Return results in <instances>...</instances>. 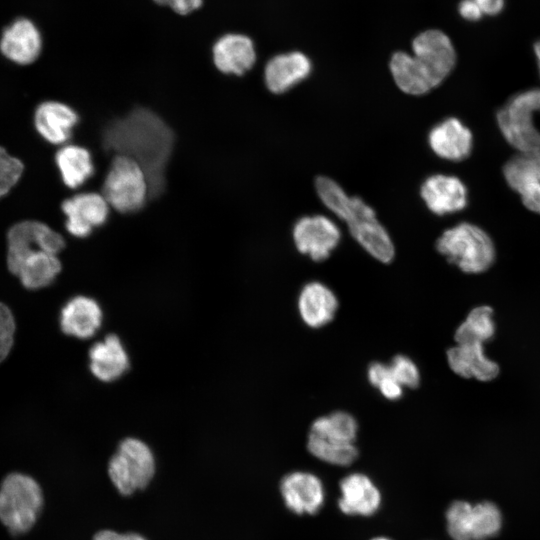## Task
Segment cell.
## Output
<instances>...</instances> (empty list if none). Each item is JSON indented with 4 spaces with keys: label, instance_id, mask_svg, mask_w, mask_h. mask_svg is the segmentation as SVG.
Masks as SVG:
<instances>
[{
    "label": "cell",
    "instance_id": "41",
    "mask_svg": "<svg viewBox=\"0 0 540 540\" xmlns=\"http://www.w3.org/2000/svg\"><path fill=\"white\" fill-rule=\"evenodd\" d=\"M534 53L537 59L539 72H540V40L534 44Z\"/></svg>",
    "mask_w": 540,
    "mask_h": 540
},
{
    "label": "cell",
    "instance_id": "31",
    "mask_svg": "<svg viewBox=\"0 0 540 540\" xmlns=\"http://www.w3.org/2000/svg\"><path fill=\"white\" fill-rule=\"evenodd\" d=\"M446 530L452 540H473V505L465 500L450 503L445 512Z\"/></svg>",
    "mask_w": 540,
    "mask_h": 540
},
{
    "label": "cell",
    "instance_id": "1",
    "mask_svg": "<svg viewBox=\"0 0 540 540\" xmlns=\"http://www.w3.org/2000/svg\"><path fill=\"white\" fill-rule=\"evenodd\" d=\"M175 142L171 127L154 111L136 107L111 120L102 131L103 148L138 162L147 174L150 197L166 186V169Z\"/></svg>",
    "mask_w": 540,
    "mask_h": 540
},
{
    "label": "cell",
    "instance_id": "17",
    "mask_svg": "<svg viewBox=\"0 0 540 540\" xmlns=\"http://www.w3.org/2000/svg\"><path fill=\"white\" fill-rule=\"evenodd\" d=\"M420 195L427 208L439 216L459 212L468 202L466 186L459 178L451 175L429 176L421 185Z\"/></svg>",
    "mask_w": 540,
    "mask_h": 540
},
{
    "label": "cell",
    "instance_id": "16",
    "mask_svg": "<svg viewBox=\"0 0 540 540\" xmlns=\"http://www.w3.org/2000/svg\"><path fill=\"white\" fill-rule=\"evenodd\" d=\"M7 266L9 271L17 276L21 284L29 290L49 286L61 271L58 255L43 250H31L7 258Z\"/></svg>",
    "mask_w": 540,
    "mask_h": 540
},
{
    "label": "cell",
    "instance_id": "21",
    "mask_svg": "<svg viewBox=\"0 0 540 540\" xmlns=\"http://www.w3.org/2000/svg\"><path fill=\"white\" fill-rule=\"evenodd\" d=\"M212 58L215 67L224 74L243 75L256 62L253 41L246 35L229 33L221 36L213 45Z\"/></svg>",
    "mask_w": 540,
    "mask_h": 540
},
{
    "label": "cell",
    "instance_id": "11",
    "mask_svg": "<svg viewBox=\"0 0 540 540\" xmlns=\"http://www.w3.org/2000/svg\"><path fill=\"white\" fill-rule=\"evenodd\" d=\"M110 206L102 193L81 192L61 204L65 215V228L77 238L91 235L95 228L104 225L110 214Z\"/></svg>",
    "mask_w": 540,
    "mask_h": 540
},
{
    "label": "cell",
    "instance_id": "6",
    "mask_svg": "<svg viewBox=\"0 0 540 540\" xmlns=\"http://www.w3.org/2000/svg\"><path fill=\"white\" fill-rule=\"evenodd\" d=\"M109 206L122 214L141 210L150 196L146 172L134 159L115 155L102 185Z\"/></svg>",
    "mask_w": 540,
    "mask_h": 540
},
{
    "label": "cell",
    "instance_id": "27",
    "mask_svg": "<svg viewBox=\"0 0 540 540\" xmlns=\"http://www.w3.org/2000/svg\"><path fill=\"white\" fill-rule=\"evenodd\" d=\"M389 67L397 87L406 94L419 96L435 88L413 55L407 52H395L391 56Z\"/></svg>",
    "mask_w": 540,
    "mask_h": 540
},
{
    "label": "cell",
    "instance_id": "5",
    "mask_svg": "<svg viewBox=\"0 0 540 540\" xmlns=\"http://www.w3.org/2000/svg\"><path fill=\"white\" fill-rule=\"evenodd\" d=\"M43 492L31 476L13 472L0 483V522L15 535L28 532L43 508Z\"/></svg>",
    "mask_w": 540,
    "mask_h": 540
},
{
    "label": "cell",
    "instance_id": "32",
    "mask_svg": "<svg viewBox=\"0 0 540 540\" xmlns=\"http://www.w3.org/2000/svg\"><path fill=\"white\" fill-rule=\"evenodd\" d=\"M367 377L372 386L377 388L388 400H397L403 395V387L394 378L388 364L373 362L367 370Z\"/></svg>",
    "mask_w": 540,
    "mask_h": 540
},
{
    "label": "cell",
    "instance_id": "37",
    "mask_svg": "<svg viewBox=\"0 0 540 540\" xmlns=\"http://www.w3.org/2000/svg\"><path fill=\"white\" fill-rule=\"evenodd\" d=\"M459 14L468 21H478L483 12L475 0H462L458 6Z\"/></svg>",
    "mask_w": 540,
    "mask_h": 540
},
{
    "label": "cell",
    "instance_id": "24",
    "mask_svg": "<svg viewBox=\"0 0 540 540\" xmlns=\"http://www.w3.org/2000/svg\"><path fill=\"white\" fill-rule=\"evenodd\" d=\"M297 307L302 321L316 329L333 320L338 309V299L327 285L312 281L302 287Z\"/></svg>",
    "mask_w": 540,
    "mask_h": 540
},
{
    "label": "cell",
    "instance_id": "20",
    "mask_svg": "<svg viewBox=\"0 0 540 540\" xmlns=\"http://www.w3.org/2000/svg\"><path fill=\"white\" fill-rule=\"evenodd\" d=\"M428 143L440 158L459 162L470 155L473 137L469 128L459 119L448 117L430 130Z\"/></svg>",
    "mask_w": 540,
    "mask_h": 540
},
{
    "label": "cell",
    "instance_id": "36",
    "mask_svg": "<svg viewBox=\"0 0 540 540\" xmlns=\"http://www.w3.org/2000/svg\"><path fill=\"white\" fill-rule=\"evenodd\" d=\"M517 193L528 210L540 214V183L526 185L519 189Z\"/></svg>",
    "mask_w": 540,
    "mask_h": 540
},
{
    "label": "cell",
    "instance_id": "28",
    "mask_svg": "<svg viewBox=\"0 0 540 540\" xmlns=\"http://www.w3.org/2000/svg\"><path fill=\"white\" fill-rule=\"evenodd\" d=\"M493 310L489 306L472 309L458 326L454 338L456 343H481L489 341L495 334Z\"/></svg>",
    "mask_w": 540,
    "mask_h": 540
},
{
    "label": "cell",
    "instance_id": "3",
    "mask_svg": "<svg viewBox=\"0 0 540 540\" xmlns=\"http://www.w3.org/2000/svg\"><path fill=\"white\" fill-rule=\"evenodd\" d=\"M356 419L348 412L336 411L319 417L310 426L307 439L309 453L334 466H349L358 457L355 441Z\"/></svg>",
    "mask_w": 540,
    "mask_h": 540
},
{
    "label": "cell",
    "instance_id": "33",
    "mask_svg": "<svg viewBox=\"0 0 540 540\" xmlns=\"http://www.w3.org/2000/svg\"><path fill=\"white\" fill-rule=\"evenodd\" d=\"M23 169V163L0 146V198L16 185Z\"/></svg>",
    "mask_w": 540,
    "mask_h": 540
},
{
    "label": "cell",
    "instance_id": "38",
    "mask_svg": "<svg viewBox=\"0 0 540 540\" xmlns=\"http://www.w3.org/2000/svg\"><path fill=\"white\" fill-rule=\"evenodd\" d=\"M202 4L203 0H169L167 6L180 15H187L198 10Z\"/></svg>",
    "mask_w": 540,
    "mask_h": 540
},
{
    "label": "cell",
    "instance_id": "2",
    "mask_svg": "<svg viewBox=\"0 0 540 540\" xmlns=\"http://www.w3.org/2000/svg\"><path fill=\"white\" fill-rule=\"evenodd\" d=\"M315 188L322 203L347 224L353 238L366 252L382 263L393 260V241L378 221L372 207L360 197L348 196L343 188L329 177H317Z\"/></svg>",
    "mask_w": 540,
    "mask_h": 540
},
{
    "label": "cell",
    "instance_id": "13",
    "mask_svg": "<svg viewBox=\"0 0 540 540\" xmlns=\"http://www.w3.org/2000/svg\"><path fill=\"white\" fill-rule=\"evenodd\" d=\"M42 35L36 24L25 17L11 22L0 37V52L17 65H29L41 54Z\"/></svg>",
    "mask_w": 540,
    "mask_h": 540
},
{
    "label": "cell",
    "instance_id": "14",
    "mask_svg": "<svg viewBox=\"0 0 540 540\" xmlns=\"http://www.w3.org/2000/svg\"><path fill=\"white\" fill-rule=\"evenodd\" d=\"M64 247L65 240L61 234L36 220L18 222L7 233V258L31 250H43L58 255Z\"/></svg>",
    "mask_w": 540,
    "mask_h": 540
},
{
    "label": "cell",
    "instance_id": "23",
    "mask_svg": "<svg viewBox=\"0 0 540 540\" xmlns=\"http://www.w3.org/2000/svg\"><path fill=\"white\" fill-rule=\"evenodd\" d=\"M88 358L92 375L105 383L119 379L130 365L129 355L115 334L95 342L89 349Z\"/></svg>",
    "mask_w": 540,
    "mask_h": 540
},
{
    "label": "cell",
    "instance_id": "10",
    "mask_svg": "<svg viewBox=\"0 0 540 540\" xmlns=\"http://www.w3.org/2000/svg\"><path fill=\"white\" fill-rule=\"evenodd\" d=\"M292 235L297 250L316 262L326 260L341 239L338 226L324 215L301 217Z\"/></svg>",
    "mask_w": 540,
    "mask_h": 540
},
{
    "label": "cell",
    "instance_id": "26",
    "mask_svg": "<svg viewBox=\"0 0 540 540\" xmlns=\"http://www.w3.org/2000/svg\"><path fill=\"white\" fill-rule=\"evenodd\" d=\"M55 163L62 182L70 189L83 186L95 172L91 152L76 144L62 145L55 154Z\"/></svg>",
    "mask_w": 540,
    "mask_h": 540
},
{
    "label": "cell",
    "instance_id": "29",
    "mask_svg": "<svg viewBox=\"0 0 540 540\" xmlns=\"http://www.w3.org/2000/svg\"><path fill=\"white\" fill-rule=\"evenodd\" d=\"M503 175L516 192L526 185L540 183V150L519 152L505 163Z\"/></svg>",
    "mask_w": 540,
    "mask_h": 540
},
{
    "label": "cell",
    "instance_id": "15",
    "mask_svg": "<svg viewBox=\"0 0 540 540\" xmlns=\"http://www.w3.org/2000/svg\"><path fill=\"white\" fill-rule=\"evenodd\" d=\"M339 510L349 516L369 517L381 507L382 495L374 481L366 474L353 472L339 483Z\"/></svg>",
    "mask_w": 540,
    "mask_h": 540
},
{
    "label": "cell",
    "instance_id": "34",
    "mask_svg": "<svg viewBox=\"0 0 540 540\" xmlns=\"http://www.w3.org/2000/svg\"><path fill=\"white\" fill-rule=\"evenodd\" d=\"M388 365L392 375L403 388H416L419 385V369L409 357L396 355Z\"/></svg>",
    "mask_w": 540,
    "mask_h": 540
},
{
    "label": "cell",
    "instance_id": "30",
    "mask_svg": "<svg viewBox=\"0 0 540 540\" xmlns=\"http://www.w3.org/2000/svg\"><path fill=\"white\" fill-rule=\"evenodd\" d=\"M503 523L499 507L492 501H481L473 505V540H488L495 537Z\"/></svg>",
    "mask_w": 540,
    "mask_h": 540
},
{
    "label": "cell",
    "instance_id": "39",
    "mask_svg": "<svg viewBox=\"0 0 540 540\" xmlns=\"http://www.w3.org/2000/svg\"><path fill=\"white\" fill-rule=\"evenodd\" d=\"M93 540H146L137 533H119L112 530H102L97 532Z\"/></svg>",
    "mask_w": 540,
    "mask_h": 540
},
{
    "label": "cell",
    "instance_id": "8",
    "mask_svg": "<svg viewBox=\"0 0 540 540\" xmlns=\"http://www.w3.org/2000/svg\"><path fill=\"white\" fill-rule=\"evenodd\" d=\"M155 458L140 439L128 437L120 442L108 463V474L117 491L128 496L148 486L155 474Z\"/></svg>",
    "mask_w": 540,
    "mask_h": 540
},
{
    "label": "cell",
    "instance_id": "42",
    "mask_svg": "<svg viewBox=\"0 0 540 540\" xmlns=\"http://www.w3.org/2000/svg\"><path fill=\"white\" fill-rule=\"evenodd\" d=\"M370 540H392V539L386 536H376V537L371 538Z\"/></svg>",
    "mask_w": 540,
    "mask_h": 540
},
{
    "label": "cell",
    "instance_id": "22",
    "mask_svg": "<svg viewBox=\"0 0 540 540\" xmlns=\"http://www.w3.org/2000/svg\"><path fill=\"white\" fill-rule=\"evenodd\" d=\"M312 70L310 59L293 51L272 57L264 68V82L274 94H282L306 79Z\"/></svg>",
    "mask_w": 540,
    "mask_h": 540
},
{
    "label": "cell",
    "instance_id": "18",
    "mask_svg": "<svg viewBox=\"0 0 540 540\" xmlns=\"http://www.w3.org/2000/svg\"><path fill=\"white\" fill-rule=\"evenodd\" d=\"M79 122L78 113L60 101H44L34 113V126L38 134L53 145H64Z\"/></svg>",
    "mask_w": 540,
    "mask_h": 540
},
{
    "label": "cell",
    "instance_id": "35",
    "mask_svg": "<svg viewBox=\"0 0 540 540\" xmlns=\"http://www.w3.org/2000/svg\"><path fill=\"white\" fill-rule=\"evenodd\" d=\"M16 330V323L12 311L0 302V363L10 353Z\"/></svg>",
    "mask_w": 540,
    "mask_h": 540
},
{
    "label": "cell",
    "instance_id": "7",
    "mask_svg": "<svg viewBox=\"0 0 540 540\" xmlns=\"http://www.w3.org/2000/svg\"><path fill=\"white\" fill-rule=\"evenodd\" d=\"M535 112H540V88L517 93L496 114L503 137L519 152L540 150V131L533 122Z\"/></svg>",
    "mask_w": 540,
    "mask_h": 540
},
{
    "label": "cell",
    "instance_id": "9",
    "mask_svg": "<svg viewBox=\"0 0 540 540\" xmlns=\"http://www.w3.org/2000/svg\"><path fill=\"white\" fill-rule=\"evenodd\" d=\"M413 57L419 67L437 87L451 73L456 52L450 38L441 30L428 29L412 42Z\"/></svg>",
    "mask_w": 540,
    "mask_h": 540
},
{
    "label": "cell",
    "instance_id": "40",
    "mask_svg": "<svg viewBox=\"0 0 540 540\" xmlns=\"http://www.w3.org/2000/svg\"><path fill=\"white\" fill-rule=\"evenodd\" d=\"M483 14L494 16L499 14L505 5V0H475Z\"/></svg>",
    "mask_w": 540,
    "mask_h": 540
},
{
    "label": "cell",
    "instance_id": "4",
    "mask_svg": "<svg viewBox=\"0 0 540 540\" xmlns=\"http://www.w3.org/2000/svg\"><path fill=\"white\" fill-rule=\"evenodd\" d=\"M436 249L449 263L469 274L488 270L496 254L490 236L482 228L468 222L445 230L436 241Z\"/></svg>",
    "mask_w": 540,
    "mask_h": 540
},
{
    "label": "cell",
    "instance_id": "43",
    "mask_svg": "<svg viewBox=\"0 0 540 540\" xmlns=\"http://www.w3.org/2000/svg\"><path fill=\"white\" fill-rule=\"evenodd\" d=\"M155 3L159 5H167L169 0H153Z\"/></svg>",
    "mask_w": 540,
    "mask_h": 540
},
{
    "label": "cell",
    "instance_id": "19",
    "mask_svg": "<svg viewBox=\"0 0 540 540\" xmlns=\"http://www.w3.org/2000/svg\"><path fill=\"white\" fill-rule=\"evenodd\" d=\"M59 320L63 333L84 340L92 338L98 332L102 325L103 312L95 299L77 295L64 304Z\"/></svg>",
    "mask_w": 540,
    "mask_h": 540
},
{
    "label": "cell",
    "instance_id": "12",
    "mask_svg": "<svg viewBox=\"0 0 540 540\" xmlns=\"http://www.w3.org/2000/svg\"><path fill=\"white\" fill-rule=\"evenodd\" d=\"M283 502L296 515H314L324 505L322 480L308 471H293L284 475L279 484Z\"/></svg>",
    "mask_w": 540,
    "mask_h": 540
},
{
    "label": "cell",
    "instance_id": "25",
    "mask_svg": "<svg viewBox=\"0 0 540 540\" xmlns=\"http://www.w3.org/2000/svg\"><path fill=\"white\" fill-rule=\"evenodd\" d=\"M447 361L457 375L479 381L493 380L500 370L496 362L486 357L481 343H457L448 349Z\"/></svg>",
    "mask_w": 540,
    "mask_h": 540
}]
</instances>
